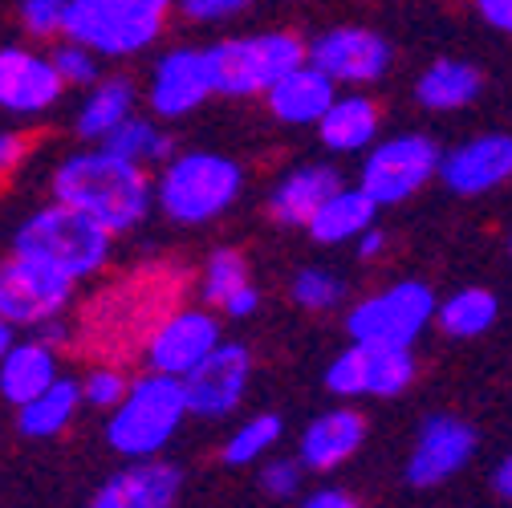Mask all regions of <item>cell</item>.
<instances>
[{
  "label": "cell",
  "mask_w": 512,
  "mask_h": 508,
  "mask_svg": "<svg viewBox=\"0 0 512 508\" xmlns=\"http://www.w3.org/2000/svg\"><path fill=\"white\" fill-rule=\"evenodd\" d=\"M53 200L70 204L110 236H122L147 220L155 196L143 167L110 155L106 147L78 151L53 171Z\"/></svg>",
  "instance_id": "1"
},
{
  "label": "cell",
  "mask_w": 512,
  "mask_h": 508,
  "mask_svg": "<svg viewBox=\"0 0 512 508\" xmlns=\"http://www.w3.org/2000/svg\"><path fill=\"white\" fill-rule=\"evenodd\" d=\"M110 232L102 224H94L90 216H82L70 204H45L41 212H33L13 240V252L25 261L45 265L49 273L66 277V281H86L94 273L106 269L110 261Z\"/></svg>",
  "instance_id": "2"
},
{
  "label": "cell",
  "mask_w": 512,
  "mask_h": 508,
  "mask_svg": "<svg viewBox=\"0 0 512 508\" xmlns=\"http://www.w3.org/2000/svg\"><path fill=\"white\" fill-rule=\"evenodd\" d=\"M183 419H187L183 383L151 370L135 378V383H126V395L110 407L106 443L122 460H151V456H163V448L175 439Z\"/></svg>",
  "instance_id": "3"
},
{
  "label": "cell",
  "mask_w": 512,
  "mask_h": 508,
  "mask_svg": "<svg viewBox=\"0 0 512 508\" xmlns=\"http://www.w3.org/2000/svg\"><path fill=\"white\" fill-rule=\"evenodd\" d=\"M240 187H244V171L228 155L187 151L163 163L151 196L175 224H208L240 200Z\"/></svg>",
  "instance_id": "4"
},
{
  "label": "cell",
  "mask_w": 512,
  "mask_h": 508,
  "mask_svg": "<svg viewBox=\"0 0 512 508\" xmlns=\"http://www.w3.org/2000/svg\"><path fill=\"white\" fill-rule=\"evenodd\" d=\"M171 0H70L66 33L98 57H135L163 37Z\"/></svg>",
  "instance_id": "5"
},
{
  "label": "cell",
  "mask_w": 512,
  "mask_h": 508,
  "mask_svg": "<svg viewBox=\"0 0 512 508\" xmlns=\"http://www.w3.org/2000/svg\"><path fill=\"white\" fill-rule=\"evenodd\" d=\"M208 74H212V94L224 98H256L265 94L281 74L305 61V45L293 33H248V37H228L204 49Z\"/></svg>",
  "instance_id": "6"
},
{
  "label": "cell",
  "mask_w": 512,
  "mask_h": 508,
  "mask_svg": "<svg viewBox=\"0 0 512 508\" xmlns=\"http://www.w3.org/2000/svg\"><path fill=\"white\" fill-rule=\"evenodd\" d=\"M435 293L423 281H395L387 289L358 301L346 317V334L366 346H399L411 350L415 338L431 326Z\"/></svg>",
  "instance_id": "7"
},
{
  "label": "cell",
  "mask_w": 512,
  "mask_h": 508,
  "mask_svg": "<svg viewBox=\"0 0 512 508\" xmlns=\"http://www.w3.org/2000/svg\"><path fill=\"white\" fill-rule=\"evenodd\" d=\"M439 167V147L427 135H395L387 143H370L362 159V179L358 187L378 204V208H395L411 200L415 192L435 179Z\"/></svg>",
  "instance_id": "8"
},
{
  "label": "cell",
  "mask_w": 512,
  "mask_h": 508,
  "mask_svg": "<svg viewBox=\"0 0 512 508\" xmlns=\"http://www.w3.org/2000/svg\"><path fill=\"white\" fill-rule=\"evenodd\" d=\"M305 61L313 70H322L334 86L362 90V86H374L391 74L395 49L387 37L366 25H334L313 45H305Z\"/></svg>",
  "instance_id": "9"
},
{
  "label": "cell",
  "mask_w": 512,
  "mask_h": 508,
  "mask_svg": "<svg viewBox=\"0 0 512 508\" xmlns=\"http://www.w3.org/2000/svg\"><path fill=\"white\" fill-rule=\"evenodd\" d=\"M415 383V358L399 346L350 342L326 370V391L338 399H395Z\"/></svg>",
  "instance_id": "10"
},
{
  "label": "cell",
  "mask_w": 512,
  "mask_h": 508,
  "mask_svg": "<svg viewBox=\"0 0 512 508\" xmlns=\"http://www.w3.org/2000/svg\"><path fill=\"white\" fill-rule=\"evenodd\" d=\"M74 301V281L49 273L37 261L13 257L0 261V317L9 326H41L49 317H61Z\"/></svg>",
  "instance_id": "11"
},
{
  "label": "cell",
  "mask_w": 512,
  "mask_h": 508,
  "mask_svg": "<svg viewBox=\"0 0 512 508\" xmlns=\"http://www.w3.org/2000/svg\"><path fill=\"white\" fill-rule=\"evenodd\" d=\"M252 378V354L240 342H220L196 370L183 374V399H187V415L196 419H228Z\"/></svg>",
  "instance_id": "12"
},
{
  "label": "cell",
  "mask_w": 512,
  "mask_h": 508,
  "mask_svg": "<svg viewBox=\"0 0 512 508\" xmlns=\"http://www.w3.org/2000/svg\"><path fill=\"white\" fill-rule=\"evenodd\" d=\"M476 427L460 415H427L419 423L415 448L407 456V484L415 488H439L452 476H460L476 456Z\"/></svg>",
  "instance_id": "13"
},
{
  "label": "cell",
  "mask_w": 512,
  "mask_h": 508,
  "mask_svg": "<svg viewBox=\"0 0 512 508\" xmlns=\"http://www.w3.org/2000/svg\"><path fill=\"white\" fill-rule=\"evenodd\" d=\"M220 322L212 309H175L171 317L151 330L147 338V362L155 374L183 378L196 370L216 346H220Z\"/></svg>",
  "instance_id": "14"
},
{
  "label": "cell",
  "mask_w": 512,
  "mask_h": 508,
  "mask_svg": "<svg viewBox=\"0 0 512 508\" xmlns=\"http://www.w3.org/2000/svg\"><path fill=\"white\" fill-rule=\"evenodd\" d=\"M212 98V74L204 49L175 45L167 49L147 82V102L155 118H187Z\"/></svg>",
  "instance_id": "15"
},
{
  "label": "cell",
  "mask_w": 512,
  "mask_h": 508,
  "mask_svg": "<svg viewBox=\"0 0 512 508\" xmlns=\"http://www.w3.org/2000/svg\"><path fill=\"white\" fill-rule=\"evenodd\" d=\"M61 94H66V82L57 78L49 57L21 45L0 49V110L5 114L17 118L45 114L49 106H57Z\"/></svg>",
  "instance_id": "16"
},
{
  "label": "cell",
  "mask_w": 512,
  "mask_h": 508,
  "mask_svg": "<svg viewBox=\"0 0 512 508\" xmlns=\"http://www.w3.org/2000/svg\"><path fill=\"white\" fill-rule=\"evenodd\" d=\"M435 175L456 196H484L512 175V139L508 135H476L452 151H439Z\"/></svg>",
  "instance_id": "17"
},
{
  "label": "cell",
  "mask_w": 512,
  "mask_h": 508,
  "mask_svg": "<svg viewBox=\"0 0 512 508\" xmlns=\"http://www.w3.org/2000/svg\"><path fill=\"white\" fill-rule=\"evenodd\" d=\"M183 488V472L159 456L126 460L90 500V508H175Z\"/></svg>",
  "instance_id": "18"
},
{
  "label": "cell",
  "mask_w": 512,
  "mask_h": 508,
  "mask_svg": "<svg viewBox=\"0 0 512 508\" xmlns=\"http://www.w3.org/2000/svg\"><path fill=\"white\" fill-rule=\"evenodd\" d=\"M366 439V419L354 407H334L326 415H317L297 443V464L309 472H334L342 468Z\"/></svg>",
  "instance_id": "19"
},
{
  "label": "cell",
  "mask_w": 512,
  "mask_h": 508,
  "mask_svg": "<svg viewBox=\"0 0 512 508\" xmlns=\"http://www.w3.org/2000/svg\"><path fill=\"white\" fill-rule=\"evenodd\" d=\"M334 94H338V86L322 70H313L309 61H301V66H293L289 74H281L265 90V102H269L277 122H285V126H313L317 118L326 114V106L334 102Z\"/></svg>",
  "instance_id": "20"
},
{
  "label": "cell",
  "mask_w": 512,
  "mask_h": 508,
  "mask_svg": "<svg viewBox=\"0 0 512 508\" xmlns=\"http://www.w3.org/2000/svg\"><path fill=\"white\" fill-rule=\"evenodd\" d=\"M342 187V175L334 167H322V163H309V167H293L269 196V216L285 228H305L309 216L322 208L334 192Z\"/></svg>",
  "instance_id": "21"
},
{
  "label": "cell",
  "mask_w": 512,
  "mask_h": 508,
  "mask_svg": "<svg viewBox=\"0 0 512 508\" xmlns=\"http://www.w3.org/2000/svg\"><path fill=\"white\" fill-rule=\"evenodd\" d=\"M317 135H322L326 151L334 155H358L378 139V102L350 90V94H334V102L326 106V114L313 122Z\"/></svg>",
  "instance_id": "22"
},
{
  "label": "cell",
  "mask_w": 512,
  "mask_h": 508,
  "mask_svg": "<svg viewBox=\"0 0 512 508\" xmlns=\"http://www.w3.org/2000/svg\"><path fill=\"white\" fill-rule=\"evenodd\" d=\"M484 94V74L464 57H439L423 70V78L415 82V102L431 114H452V110H468L476 98Z\"/></svg>",
  "instance_id": "23"
},
{
  "label": "cell",
  "mask_w": 512,
  "mask_h": 508,
  "mask_svg": "<svg viewBox=\"0 0 512 508\" xmlns=\"http://www.w3.org/2000/svg\"><path fill=\"white\" fill-rule=\"evenodd\" d=\"M86 102L78 106V118H74V131L86 139V143H102L122 118L135 114V102H139V90L131 78L122 74H106L98 78L94 86H86Z\"/></svg>",
  "instance_id": "24"
},
{
  "label": "cell",
  "mask_w": 512,
  "mask_h": 508,
  "mask_svg": "<svg viewBox=\"0 0 512 508\" xmlns=\"http://www.w3.org/2000/svg\"><path fill=\"white\" fill-rule=\"evenodd\" d=\"M57 378V354L45 342H13L0 358V399L21 407Z\"/></svg>",
  "instance_id": "25"
},
{
  "label": "cell",
  "mask_w": 512,
  "mask_h": 508,
  "mask_svg": "<svg viewBox=\"0 0 512 508\" xmlns=\"http://www.w3.org/2000/svg\"><path fill=\"white\" fill-rule=\"evenodd\" d=\"M374 216H378V204L362 192V187H346L342 183L338 192L309 216L305 228H309V236L317 244H346V240L362 236L374 224Z\"/></svg>",
  "instance_id": "26"
},
{
  "label": "cell",
  "mask_w": 512,
  "mask_h": 508,
  "mask_svg": "<svg viewBox=\"0 0 512 508\" xmlns=\"http://www.w3.org/2000/svg\"><path fill=\"white\" fill-rule=\"evenodd\" d=\"M78 407H82L78 383L57 374L41 395H33L29 403L17 407V431L29 439H53L78 419Z\"/></svg>",
  "instance_id": "27"
},
{
  "label": "cell",
  "mask_w": 512,
  "mask_h": 508,
  "mask_svg": "<svg viewBox=\"0 0 512 508\" xmlns=\"http://www.w3.org/2000/svg\"><path fill=\"white\" fill-rule=\"evenodd\" d=\"M500 317V301L492 289H456L447 301H435V317L431 322L443 330V338L452 342H472V338H484Z\"/></svg>",
  "instance_id": "28"
},
{
  "label": "cell",
  "mask_w": 512,
  "mask_h": 508,
  "mask_svg": "<svg viewBox=\"0 0 512 508\" xmlns=\"http://www.w3.org/2000/svg\"><path fill=\"white\" fill-rule=\"evenodd\" d=\"M98 147H106L110 155H118V159H126V163H135V167H143V171H147V167H163V163L175 155L171 135L163 131L155 118H143V114L122 118Z\"/></svg>",
  "instance_id": "29"
},
{
  "label": "cell",
  "mask_w": 512,
  "mask_h": 508,
  "mask_svg": "<svg viewBox=\"0 0 512 508\" xmlns=\"http://www.w3.org/2000/svg\"><path fill=\"white\" fill-rule=\"evenodd\" d=\"M281 431H285V423H281V415H269V411H261V415H252V419H244L232 435H228V443H224V464L228 468H248V464H261L273 448H277V439H281Z\"/></svg>",
  "instance_id": "30"
},
{
  "label": "cell",
  "mask_w": 512,
  "mask_h": 508,
  "mask_svg": "<svg viewBox=\"0 0 512 508\" xmlns=\"http://www.w3.org/2000/svg\"><path fill=\"white\" fill-rule=\"evenodd\" d=\"M248 285H252L248 261L240 257L236 248H216L212 257H208V265H204V277H200V297H204V305H212V309L224 313L228 301L240 297Z\"/></svg>",
  "instance_id": "31"
},
{
  "label": "cell",
  "mask_w": 512,
  "mask_h": 508,
  "mask_svg": "<svg viewBox=\"0 0 512 508\" xmlns=\"http://www.w3.org/2000/svg\"><path fill=\"white\" fill-rule=\"evenodd\" d=\"M289 297H293L301 309H309V313H326V309H334V305L346 297V285H342V277H338L334 269L309 265V269H301V273L293 277Z\"/></svg>",
  "instance_id": "32"
},
{
  "label": "cell",
  "mask_w": 512,
  "mask_h": 508,
  "mask_svg": "<svg viewBox=\"0 0 512 508\" xmlns=\"http://www.w3.org/2000/svg\"><path fill=\"white\" fill-rule=\"evenodd\" d=\"M49 61H53V70H57V78L66 82V86H94L102 74H98V53H90L86 45H78V41H70L66 37V45H57L53 53H49Z\"/></svg>",
  "instance_id": "33"
},
{
  "label": "cell",
  "mask_w": 512,
  "mask_h": 508,
  "mask_svg": "<svg viewBox=\"0 0 512 508\" xmlns=\"http://www.w3.org/2000/svg\"><path fill=\"white\" fill-rule=\"evenodd\" d=\"M78 391H82V407L110 411V407L126 395V374L114 370V366H94V370L82 378V383H78Z\"/></svg>",
  "instance_id": "34"
},
{
  "label": "cell",
  "mask_w": 512,
  "mask_h": 508,
  "mask_svg": "<svg viewBox=\"0 0 512 508\" xmlns=\"http://www.w3.org/2000/svg\"><path fill=\"white\" fill-rule=\"evenodd\" d=\"M70 0H17V13L29 37H57L66 25Z\"/></svg>",
  "instance_id": "35"
},
{
  "label": "cell",
  "mask_w": 512,
  "mask_h": 508,
  "mask_svg": "<svg viewBox=\"0 0 512 508\" xmlns=\"http://www.w3.org/2000/svg\"><path fill=\"white\" fill-rule=\"evenodd\" d=\"M171 9L196 25H220L252 9V0H171Z\"/></svg>",
  "instance_id": "36"
},
{
  "label": "cell",
  "mask_w": 512,
  "mask_h": 508,
  "mask_svg": "<svg viewBox=\"0 0 512 508\" xmlns=\"http://www.w3.org/2000/svg\"><path fill=\"white\" fill-rule=\"evenodd\" d=\"M261 488L273 500H293L301 492V464H293V460H269L261 468Z\"/></svg>",
  "instance_id": "37"
},
{
  "label": "cell",
  "mask_w": 512,
  "mask_h": 508,
  "mask_svg": "<svg viewBox=\"0 0 512 508\" xmlns=\"http://www.w3.org/2000/svg\"><path fill=\"white\" fill-rule=\"evenodd\" d=\"M476 13L496 33H508L512 29V0H476Z\"/></svg>",
  "instance_id": "38"
},
{
  "label": "cell",
  "mask_w": 512,
  "mask_h": 508,
  "mask_svg": "<svg viewBox=\"0 0 512 508\" xmlns=\"http://www.w3.org/2000/svg\"><path fill=\"white\" fill-rule=\"evenodd\" d=\"M301 508H366V504L354 500V496L342 492V488H317V492H309V496L301 500Z\"/></svg>",
  "instance_id": "39"
},
{
  "label": "cell",
  "mask_w": 512,
  "mask_h": 508,
  "mask_svg": "<svg viewBox=\"0 0 512 508\" xmlns=\"http://www.w3.org/2000/svg\"><path fill=\"white\" fill-rule=\"evenodd\" d=\"M354 240H358V261H362V265L378 261L382 252H387V244H391V240H387V232H378L374 224H370V228H366L362 236H354Z\"/></svg>",
  "instance_id": "40"
},
{
  "label": "cell",
  "mask_w": 512,
  "mask_h": 508,
  "mask_svg": "<svg viewBox=\"0 0 512 508\" xmlns=\"http://www.w3.org/2000/svg\"><path fill=\"white\" fill-rule=\"evenodd\" d=\"M25 159V139L13 131H0V175L17 171V163Z\"/></svg>",
  "instance_id": "41"
},
{
  "label": "cell",
  "mask_w": 512,
  "mask_h": 508,
  "mask_svg": "<svg viewBox=\"0 0 512 508\" xmlns=\"http://www.w3.org/2000/svg\"><path fill=\"white\" fill-rule=\"evenodd\" d=\"M37 330H41V338H37V342H45L49 350H57V346H66V342H70V330L61 326L57 317H49V322H41Z\"/></svg>",
  "instance_id": "42"
},
{
  "label": "cell",
  "mask_w": 512,
  "mask_h": 508,
  "mask_svg": "<svg viewBox=\"0 0 512 508\" xmlns=\"http://www.w3.org/2000/svg\"><path fill=\"white\" fill-rule=\"evenodd\" d=\"M256 305H261V293H256V289L248 285L240 297H232V301H228V309H224V313H228V317H248V313H256Z\"/></svg>",
  "instance_id": "43"
},
{
  "label": "cell",
  "mask_w": 512,
  "mask_h": 508,
  "mask_svg": "<svg viewBox=\"0 0 512 508\" xmlns=\"http://www.w3.org/2000/svg\"><path fill=\"white\" fill-rule=\"evenodd\" d=\"M492 492H496V500H508L512 496V464L508 460H500L492 468Z\"/></svg>",
  "instance_id": "44"
},
{
  "label": "cell",
  "mask_w": 512,
  "mask_h": 508,
  "mask_svg": "<svg viewBox=\"0 0 512 508\" xmlns=\"http://www.w3.org/2000/svg\"><path fill=\"white\" fill-rule=\"evenodd\" d=\"M13 342H17V326H9L5 317H0V358L9 354V346H13Z\"/></svg>",
  "instance_id": "45"
}]
</instances>
